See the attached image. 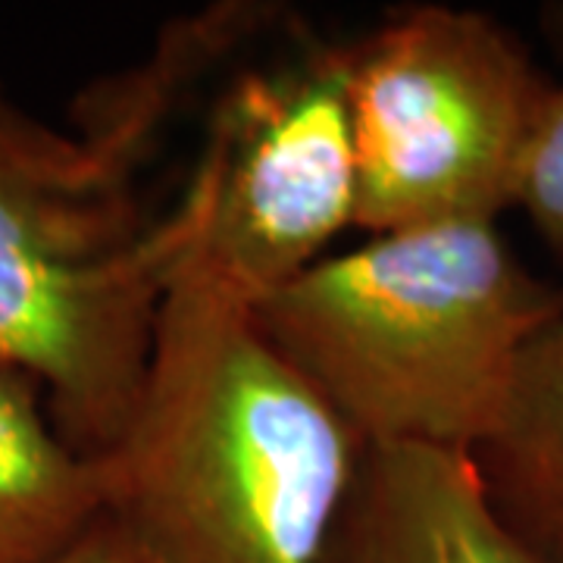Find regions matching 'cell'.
Returning a JSON list of instances; mask_svg holds the SVG:
<instances>
[{
  "mask_svg": "<svg viewBox=\"0 0 563 563\" xmlns=\"http://www.w3.org/2000/svg\"><path fill=\"white\" fill-rule=\"evenodd\" d=\"M144 163L117 141L63 135L0 88V369L38 385L63 442L91 461L135 417L195 232L181 201L144 213Z\"/></svg>",
  "mask_w": 563,
  "mask_h": 563,
  "instance_id": "obj_3",
  "label": "cell"
},
{
  "mask_svg": "<svg viewBox=\"0 0 563 563\" xmlns=\"http://www.w3.org/2000/svg\"><path fill=\"white\" fill-rule=\"evenodd\" d=\"M548 38L563 54V3L542 10ZM514 207H520L548 251L563 261V85H551L544 95L532 135L526 144Z\"/></svg>",
  "mask_w": 563,
  "mask_h": 563,
  "instance_id": "obj_9",
  "label": "cell"
},
{
  "mask_svg": "<svg viewBox=\"0 0 563 563\" xmlns=\"http://www.w3.org/2000/svg\"><path fill=\"white\" fill-rule=\"evenodd\" d=\"M251 313L363 448L473 457L563 285L529 273L498 222H442L325 254Z\"/></svg>",
  "mask_w": 563,
  "mask_h": 563,
  "instance_id": "obj_2",
  "label": "cell"
},
{
  "mask_svg": "<svg viewBox=\"0 0 563 563\" xmlns=\"http://www.w3.org/2000/svg\"><path fill=\"white\" fill-rule=\"evenodd\" d=\"M179 201L195 232L176 279L247 310L325 257L357 217L344 41L298 32L232 73Z\"/></svg>",
  "mask_w": 563,
  "mask_h": 563,
  "instance_id": "obj_5",
  "label": "cell"
},
{
  "mask_svg": "<svg viewBox=\"0 0 563 563\" xmlns=\"http://www.w3.org/2000/svg\"><path fill=\"white\" fill-rule=\"evenodd\" d=\"M103 514V463L63 442L38 385L0 369V563H54Z\"/></svg>",
  "mask_w": 563,
  "mask_h": 563,
  "instance_id": "obj_7",
  "label": "cell"
},
{
  "mask_svg": "<svg viewBox=\"0 0 563 563\" xmlns=\"http://www.w3.org/2000/svg\"><path fill=\"white\" fill-rule=\"evenodd\" d=\"M54 563H151L132 536L110 514H103L79 542Z\"/></svg>",
  "mask_w": 563,
  "mask_h": 563,
  "instance_id": "obj_10",
  "label": "cell"
},
{
  "mask_svg": "<svg viewBox=\"0 0 563 563\" xmlns=\"http://www.w3.org/2000/svg\"><path fill=\"white\" fill-rule=\"evenodd\" d=\"M363 451L247 307L176 279L107 514L151 563H325Z\"/></svg>",
  "mask_w": 563,
  "mask_h": 563,
  "instance_id": "obj_1",
  "label": "cell"
},
{
  "mask_svg": "<svg viewBox=\"0 0 563 563\" xmlns=\"http://www.w3.org/2000/svg\"><path fill=\"white\" fill-rule=\"evenodd\" d=\"M473 466L495 517L539 561L563 563V317L523 351Z\"/></svg>",
  "mask_w": 563,
  "mask_h": 563,
  "instance_id": "obj_8",
  "label": "cell"
},
{
  "mask_svg": "<svg viewBox=\"0 0 563 563\" xmlns=\"http://www.w3.org/2000/svg\"><path fill=\"white\" fill-rule=\"evenodd\" d=\"M366 235L498 222L551 81L501 22L448 3L391 10L344 41Z\"/></svg>",
  "mask_w": 563,
  "mask_h": 563,
  "instance_id": "obj_4",
  "label": "cell"
},
{
  "mask_svg": "<svg viewBox=\"0 0 563 563\" xmlns=\"http://www.w3.org/2000/svg\"><path fill=\"white\" fill-rule=\"evenodd\" d=\"M325 563H544L495 517L470 454L366 448Z\"/></svg>",
  "mask_w": 563,
  "mask_h": 563,
  "instance_id": "obj_6",
  "label": "cell"
}]
</instances>
